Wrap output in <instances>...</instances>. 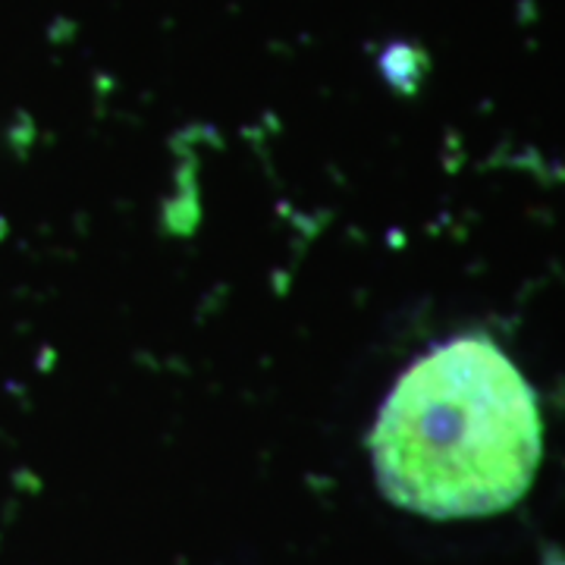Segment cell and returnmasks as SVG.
Instances as JSON below:
<instances>
[{"label":"cell","instance_id":"1","mask_svg":"<svg viewBox=\"0 0 565 565\" xmlns=\"http://www.w3.org/2000/svg\"><path fill=\"white\" fill-rule=\"evenodd\" d=\"M541 444L534 390L484 337L422 355L371 430L386 500L427 519H481L515 505L537 475Z\"/></svg>","mask_w":565,"mask_h":565}]
</instances>
